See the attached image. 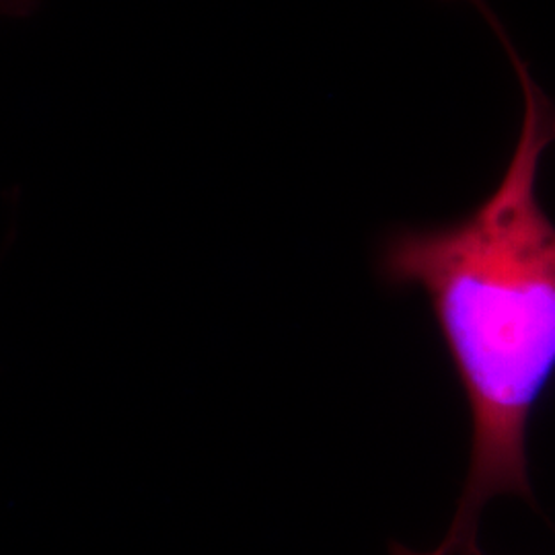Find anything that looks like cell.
<instances>
[{
  "mask_svg": "<svg viewBox=\"0 0 555 555\" xmlns=\"http://www.w3.org/2000/svg\"><path fill=\"white\" fill-rule=\"evenodd\" d=\"M391 555H483L481 550H465V547H444V545H438L437 550L433 552H414L401 543H391L389 547Z\"/></svg>",
  "mask_w": 555,
  "mask_h": 555,
  "instance_id": "7a4b0ae2",
  "label": "cell"
},
{
  "mask_svg": "<svg viewBox=\"0 0 555 555\" xmlns=\"http://www.w3.org/2000/svg\"><path fill=\"white\" fill-rule=\"evenodd\" d=\"M477 9L504 43L522 89V124L496 190L449 224L399 227L380 247L387 284L428 300L472 412V456L440 545L477 550L490 500L533 502L527 433L555 375V224L537 196L555 107L486 2Z\"/></svg>",
  "mask_w": 555,
  "mask_h": 555,
  "instance_id": "6da1fadb",
  "label": "cell"
}]
</instances>
